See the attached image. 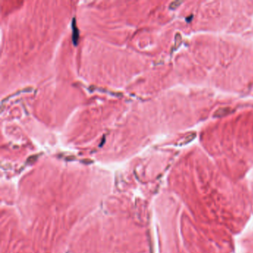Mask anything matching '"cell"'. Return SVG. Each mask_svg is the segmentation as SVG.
I'll return each mask as SVG.
<instances>
[{
	"label": "cell",
	"mask_w": 253,
	"mask_h": 253,
	"mask_svg": "<svg viewBox=\"0 0 253 253\" xmlns=\"http://www.w3.org/2000/svg\"><path fill=\"white\" fill-rule=\"evenodd\" d=\"M230 113V108H220L215 111L214 116L217 117H221L226 116V115H227Z\"/></svg>",
	"instance_id": "cell-1"
},
{
	"label": "cell",
	"mask_w": 253,
	"mask_h": 253,
	"mask_svg": "<svg viewBox=\"0 0 253 253\" xmlns=\"http://www.w3.org/2000/svg\"><path fill=\"white\" fill-rule=\"evenodd\" d=\"M180 4H182V3H181L180 1L173 2V3H171L170 6H169V8H170L171 9H175V8H178V6L180 5Z\"/></svg>",
	"instance_id": "cell-2"
}]
</instances>
